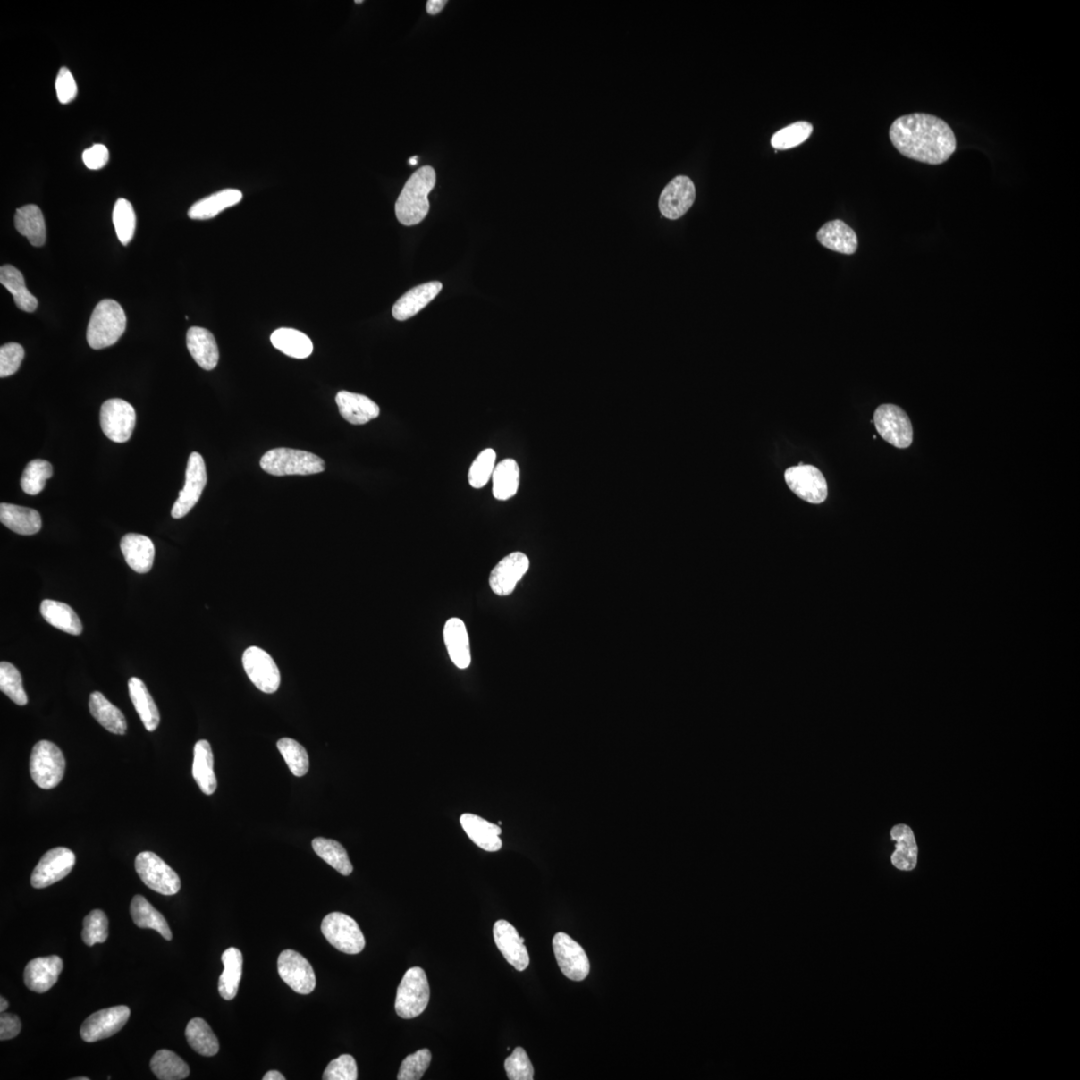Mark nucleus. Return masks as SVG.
<instances>
[{
	"label": "nucleus",
	"mask_w": 1080,
	"mask_h": 1080,
	"mask_svg": "<svg viewBox=\"0 0 1080 1080\" xmlns=\"http://www.w3.org/2000/svg\"><path fill=\"white\" fill-rule=\"evenodd\" d=\"M890 139L902 156L926 165L947 163L957 150L955 132L941 118L932 114L897 118L890 126Z\"/></svg>",
	"instance_id": "1"
},
{
	"label": "nucleus",
	"mask_w": 1080,
	"mask_h": 1080,
	"mask_svg": "<svg viewBox=\"0 0 1080 1080\" xmlns=\"http://www.w3.org/2000/svg\"><path fill=\"white\" fill-rule=\"evenodd\" d=\"M495 461L496 453L492 449L478 454L468 472V483L471 487L483 488L491 480L496 467Z\"/></svg>",
	"instance_id": "50"
},
{
	"label": "nucleus",
	"mask_w": 1080,
	"mask_h": 1080,
	"mask_svg": "<svg viewBox=\"0 0 1080 1080\" xmlns=\"http://www.w3.org/2000/svg\"><path fill=\"white\" fill-rule=\"evenodd\" d=\"M243 669L249 679L265 694H274L281 686V672L274 658L264 649L251 646L242 656Z\"/></svg>",
	"instance_id": "12"
},
{
	"label": "nucleus",
	"mask_w": 1080,
	"mask_h": 1080,
	"mask_svg": "<svg viewBox=\"0 0 1080 1080\" xmlns=\"http://www.w3.org/2000/svg\"><path fill=\"white\" fill-rule=\"evenodd\" d=\"M362 3H364V2H361V0H359V2H358V0H357V2H356V4H362Z\"/></svg>",
	"instance_id": "64"
},
{
	"label": "nucleus",
	"mask_w": 1080,
	"mask_h": 1080,
	"mask_svg": "<svg viewBox=\"0 0 1080 1080\" xmlns=\"http://www.w3.org/2000/svg\"><path fill=\"white\" fill-rule=\"evenodd\" d=\"M529 569V560L525 553H512L502 560L489 577L493 592L500 596L510 595Z\"/></svg>",
	"instance_id": "19"
},
{
	"label": "nucleus",
	"mask_w": 1080,
	"mask_h": 1080,
	"mask_svg": "<svg viewBox=\"0 0 1080 1080\" xmlns=\"http://www.w3.org/2000/svg\"><path fill=\"white\" fill-rule=\"evenodd\" d=\"M89 1078H88V1077H77V1078H72V1080H89Z\"/></svg>",
	"instance_id": "63"
},
{
	"label": "nucleus",
	"mask_w": 1080,
	"mask_h": 1080,
	"mask_svg": "<svg viewBox=\"0 0 1080 1080\" xmlns=\"http://www.w3.org/2000/svg\"><path fill=\"white\" fill-rule=\"evenodd\" d=\"M696 198V190L694 181L688 176L679 175L666 185L661 194L658 206L664 217L677 221L693 207Z\"/></svg>",
	"instance_id": "18"
},
{
	"label": "nucleus",
	"mask_w": 1080,
	"mask_h": 1080,
	"mask_svg": "<svg viewBox=\"0 0 1080 1080\" xmlns=\"http://www.w3.org/2000/svg\"><path fill=\"white\" fill-rule=\"evenodd\" d=\"M150 1068L158 1079L181 1080L190 1074L188 1063L171 1050H159L150 1060Z\"/></svg>",
	"instance_id": "43"
},
{
	"label": "nucleus",
	"mask_w": 1080,
	"mask_h": 1080,
	"mask_svg": "<svg viewBox=\"0 0 1080 1080\" xmlns=\"http://www.w3.org/2000/svg\"><path fill=\"white\" fill-rule=\"evenodd\" d=\"M16 231L25 236L31 246L40 248L46 240V226L44 215L36 205L24 206L16 210L14 216Z\"/></svg>",
	"instance_id": "32"
},
{
	"label": "nucleus",
	"mask_w": 1080,
	"mask_h": 1080,
	"mask_svg": "<svg viewBox=\"0 0 1080 1080\" xmlns=\"http://www.w3.org/2000/svg\"><path fill=\"white\" fill-rule=\"evenodd\" d=\"M30 775L38 787L52 789L62 782L65 759L62 750L53 742L41 740L33 747L30 763Z\"/></svg>",
	"instance_id": "6"
},
{
	"label": "nucleus",
	"mask_w": 1080,
	"mask_h": 1080,
	"mask_svg": "<svg viewBox=\"0 0 1080 1080\" xmlns=\"http://www.w3.org/2000/svg\"><path fill=\"white\" fill-rule=\"evenodd\" d=\"M126 328L124 310L115 300H101L92 312L88 326L87 340L94 350H104L115 344Z\"/></svg>",
	"instance_id": "3"
},
{
	"label": "nucleus",
	"mask_w": 1080,
	"mask_h": 1080,
	"mask_svg": "<svg viewBox=\"0 0 1080 1080\" xmlns=\"http://www.w3.org/2000/svg\"><path fill=\"white\" fill-rule=\"evenodd\" d=\"M891 840L896 841V851L891 856V863L899 871L911 872L916 867L918 848L913 830L906 824L894 826L890 832Z\"/></svg>",
	"instance_id": "30"
},
{
	"label": "nucleus",
	"mask_w": 1080,
	"mask_h": 1080,
	"mask_svg": "<svg viewBox=\"0 0 1080 1080\" xmlns=\"http://www.w3.org/2000/svg\"><path fill=\"white\" fill-rule=\"evenodd\" d=\"M430 989L423 968L411 967L405 973L396 993L395 1011L403 1019L418 1017L427 1008Z\"/></svg>",
	"instance_id": "5"
},
{
	"label": "nucleus",
	"mask_w": 1080,
	"mask_h": 1080,
	"mask_svg": "<svg viewBox=\"0 0 1080 1080\" xmlns=\"http://www.w3.org/2000/svg\"><path fill=\"white\" fill-rule=\"evenodd\" d=\"M7 1008H8L7 1000L4 997L0 998V1011L4 1012Z\"/></svg>",
	"instance_id": "61"
},
{
	"label": "nucleus",
	"mask_w": 1080,
	"mask_h": 1080,
	"mask_svg": "<svg viewBox=\"0 0 1080 1080\" xmlns=\"http://www.w3.org/2000/svg\"><path fill=\"white\" fill-rule=\"evenodd\" d=\"M129 690L135 711L148 731H155L160 722L158 708L145 683L138 678L129 680Z\"/></svg>",
	"instance_id": "36"
},
{
	"label": "nucleus",
	"mask_w": 1080,
	"mask_h": 1080,
	"mask_svg": "<svg viewBox=\"0 0 1080 1080\" xmlns=\"http://www.w3.org/2000/svg\"><path fill=\"white\" fill-rule=\"evenodd\" d=\"M494 938L497 949L510 965L519 972H523L528 967L529 956L525 939L520 938L516 927L501 919L494 924Z\"/></svg>",
	"instance_id": "20"
},
{
	"label": "nucleus",
	"mask_w": 1080,
	"mask_h": 1080,
	"mask_svg": "<svg viewBox=\"0 0 1080 1080\" xmlns=\"http://www.w3.org/2000/svg\"><path fill=\"white\" fill-rule=\"evenodd\" d=\"M278 974L291 990L300 994L315 991L316 977L309 961L292 949L281 953L277 960Z\"/></svg>",
	"instance_id": "16"
},
{
	"label": "nucleus",
	"mask_w": 1080,
	"mask_h": 1080,
	"mask_svg": "<svg viewBox=\"0 0 1080 1080\" xmlns=\"http://www.w3.org/2000/svg\"><path fill=\"white\" fill-rule=\"evenodd\" d=\"M0 690L18 705H25L29 702L28 695L22 686L21 674L10 662L0 663Z\"/></svg>",
	"instance_id": "48"
},
{
	"label": "nucleus",
	"mask_w": 1080,
	"mask_h": 1080,
	"mask_svg": "<svg viewBox=\"0 0 1080 1080\" xmlns=\"http://www.w3.org/2000/svg\"><path fill=\"white\" fill-rule=\"evenodd\" d=\"M77 862L73 852L66 848L50 849L41 857L31 874L33 888L40 890L62 881L69 875Z\"/></svg>",
	"instance_id": "14"
},
{
	"label": "nucleus",
	"mask_w": 1080,
	"mask_h": 1080,
	"mask_svg": "<svg viewBox=\"0 0 1080 1080\" xmlns=\"http://www.w3.org/2000/svg\"><path fill=\"white\" fill-rule=\"evenodd\" d=\"M187 345L191 357L201 368L213 370L216 367L219 359L218 347L214 334L207 329L198 326L190 328Z\"/></svg>",
	"instance_id": "27"
},
{
	"label": "nucleus",
	"mask_w": 1080,
	"mask_h": 1080,
	"mask_svg": "<svg viewBox=\"0 0 1080 1080\" xmlns=\"http://www.w3.org/2000/svg\"><path fill=\"white\" fill-rule=\"evenodd\" d=\"M435 183V171L429 165L410 176L395 204V215L401 224L412 226L424 221L429 212L428 194Z\"/></svg>",
	"instance_id": "2"
},
{
	"label": "nucleus",
	"mask_w": 1080,
	"mask_h": 1080,
	"mask_svg": "<svg viewBox=\"0 0 1080 1080\" xmlns=\"http://www.w3.org/2000/svg\"><path fill=\"white\" fill-rule=\"evenodd\" d=\"M89 711L97 721L109 732L123 736L128 729L124 714L99 691L90 695Z\"/></svg>",
	"instance_id": "34"
},
{
	"label": "nucleus",
	"mask_w": 1080,
	"mask_h": 1080,
	"mask_svg": "<svg viewBox=\"0 0 1080 1080\" xmlns=\"http://www.w3.org/2000/svg\"><path fill=\"white\" fill-rule=\"evenodd\" d=\"M322 932L337 950L347 955H358L366 947L364 933L354 919L342 913L329 914L324 918Z\"/></svg>",
	"instance_id": "9"
},
{
	"label": "nucleus",
	"mask_w": 1080,
	"mask_h": 1080,
	"mask_svg": "<svg viewBox=\"0 0 1080 1080\" xmlns=\"http://www.w3.org/2000/svg\"><path fill=\"white\" fill-rule=\"evenodd\" d=\"M40 612L49 624L59 630L72 636L81 635V620L69 604L46 599L41 603Z\"/></svg>",
	"instance_id": "35"
},
{
	"label": "nucleus",
	"mask_w": 1080,
	"mask_h": 1080,
	"mask_svg": "<svg viewBox=\"0 0 1080 1080\" xmlns=\"http://www.w3.org/2000/svg\"><path fill=\"white\" fill-rule=\"evenodd\" d=\"M108 938V919L103 910L96 909L84 918L82 940L88 947L104 943Z\"/></svg>",
	"instance_id": "51"
},
{
	"label": "nucleus",
	"mask_w": 1080,
	"mask_h": 1080,
	"mask_svg": "<svg viewBox=\"0 0 1080 1080\" xmlns=\"http://www.w3.org/2000/svg\"><path fill=\"white\" fill-rule=\"evenodd\" d=\"M224 972L219 977L218 991L225 1000H232L238 994L242 976L243 958L240 949H227L222 957Z\"/></svg>",
	"instance_id": "37"
},
{
	"label": "nucleus",
	"mask_w": 1080,
	"mask_h": 1080,
	"mask_svg": "<svg viewBox=\"0 0 1080 1080\" xmlns=\"http://www.w3.org/2000/svg\"><path fill=\"white\" fill-rule=\"evenodd\" d=\"M335 401L341 416L350 424L362 426L378 418V405L367 396L342 391L336 394Z\"/></svg>",
	"instance_id": "23"
},
{
	"label": "nucleus",
	"mask_w": 1080,
	"mask_h": 1080,
	"mask_svg": "<svg viewBox=\"0 0 1080 1080\" xmlns=\"http://www.w3.org/2000/svg\"><path fill=\"white\" fill-rule=\"evenodd\" d=\"M813 131V124L807 122L791 123L773 134L772 146L775 150L796 148L804 143L812 135Z\"/></svg>",
	"instance_id": "49"
},
{
	"label": "nucleus",
	"mask_w": 1080,
	"mask_h": 1080,
	"mask_svg": "<svg viewBox=\"0 0 1080 1080\" xmlns=\"http://www.w3.org/2000/svg\"><path fill=\"white\" fill-rule=\"evenodd\" d=\"M0 283L13 294L15 305L25 312H35L38 306V299L32 295L25 285L22 274L13 266H4L0 268Z\"/></svg>",
	"instance_id": "40"
},
{
	"label": "nucleus",
	"mask_w": 1080,
	"mask_h": 1080,
	"mask_svg": "<svg viewBox=\"0 0 1080 1080\" xmlns=\"http://www.w3.org/2000/svg\"><path fill=\"white\" fill-rule=\"evenodd\" d=\"M520 470L516 460L508 459L497 463L493 475V493L496 500L508 501L517 494Z\"/></svg>",
	"instance_id": "41"
},
{
	"label": "nucleus",
	"mask_w": 1080,
	"mask_h": 1080,
	"mask_svg": "<svg viewBox=\"0 0 1080 1080\" xmlns=\"http://www.w3.org/2000/svg\"><path fill=\"white\" fill-rule=\"evenodd\" d=\"M0 521L21 536L36 535L42 525L38 511L10 503L0 504Z\"/></svg>",
	"instance_id": "29"
},
{
	"label": "nucleus",
	"mask_w": 1080,
	"mask_h": 1080,
	"mask_svg": "<svg viewBox=\"0 0 1080 1080\" xmlns=\"http://www.w3.org/2000/svg\"><path fill=\"white\" fill-rule=\"evenodd\" d=\"M121 548L126 563L135 572L148 573L153 569L156 548L146 536L129 534L122 537Z\"/></svg>",
	"instance_id": "24"
},
{
	"label": "nucleus",
	"mask_w": 1080,
	"mask_h": 1080,
	"mask_svg": "<svg viewBox=\"0 0 1080 1080\" xmlns=\"http://www.w3.org/2000/svg\"><path fill=\"white\" fill-rule=\"evenodd\" d=\"M63 968V960L57 956L33 959L25 967L24 983L31 991L45 993L57 983Z\"/></svg>",
	"instance_id": "21"
},
{
	"label": "nucleus",
	"mask_w": 1080,
	"mask_h": 1080,
	"mask_svg": "<svg viewBox=\"0 0 1080 1080\" xmlns=\"http://www.w3.org/2000/svg\"><path fill=\"white\" fill-rule=\"evenodd\" d=\"M56 95L59 103L67 105L78 96V84L67 67L59 70L55 81Z\"/></svg>",
	"instance_id": "56"
},
{
	"label": "nucleus",
	"mask_w": 1080,
	"mask_h": 1080,
	"mask_svg": "<svg viewBox=\"0 0 1080 1080\" xmlns=\"http://www.w3.org/2000/svg\"><path fill=\"white\" fill-rule=\"evenodd\" d=\"M24 350L21 344L11 342L0 349V377L13 375L21 367Z\"/></svg>",
	"instance_id": "55"
},
{
	"label": "nucleus",
	"mask_w": 1080,
	"mask_h": 1080,
	"mask_svg": "<svg viewBox=\"0 0 1080 1080\" xmlns=\"http://www.w3.org/2000/svg\"><path fill=\"white\" fill-rule=\"evenodd\" d=\"M506 1075L510 1080H533L535 1069L527 1053L522 1048L513 1050L504 1062Z\"/></svg>",
	"instance_id": "53"
},
{
	"label": "nucleus",
	"mask_w": 1080,
	"mask_h": 1080,
	"mask_svg": "<svg viewBox=\"0 0 1080 1080\" xmlns=\"http://www.w3.org/2000/svg\"><path fill=\"white\" fill-rule=\"evenodd\" d=\"M135 871L147 887L164 896H173L180 891V876L154 852H141L135 858Z\"/></svg>",
	"instance_id": "7"
},
{
	"label": "nucleus",
	"mask_w": 1080,
	"mask_h": 1080,
	"mask_svg": "<svg viewBox=\"0 0 1080 1080\" xmlns=\"http://www.w3.org/2000/svg\"><path fill=\"white\" fill-rule=\"evenodd\" d=\"M260 467L275 477L311 476L322 474L325 462L314 453L282 447L266 452L260 460Z\"/></svg>",
	"instance_id": "4"
},
{
	"label": "nucleus",
	"mask_w": 1080,
	"mask_h": 1080,
	"mask_svg": "<svg viewBox=\"0 0 1080 1080\" xmlns=\"http://www.w3.org/2000/svg\"><path fill=\"white\" fill-rule=\"evenodd\" d=\"M784 479L790 491L803 501L821 504L828 499V483L823 472L814 466L800 462L798 467L789 468L784 472Z\"/></svg>",
	"instance_id": "10"
},
{
	"label": "nucleus",
	"mask_w": 1080,
	"mask_h": 1080,
	"mask_svg": "<svg viewBox=\"0 0 1080 1080\" xmlns=\"http://www.w3.org/2000/svg\"><path fill=\"white\" fill-rule=\"evenodd\" d=\"M359 1077L356 1059L350 1054H342L329 1063L325 1070V1080H357Z\"/></svg>",
	"instance_id": "54"
},
{
	"label": "nucleus",
	"mask_w": 1080,
	"mask_h": 1080,
	"mask_svg": "<svg viewBox=\"0 0 1080 1080\" xmlns=\"http://www.w3.org/2000/svg\"><path fill=\"white\" fill-rule=\"evenodd\" d=\"M443 637L452 662L460 670L468 669L471 662V655L466 624L460 619L447 620Z\"/></svg>",
	"instance_id": "28"
},
{
	"label": "nucleus",
	"mask_w": 1080,
	"mask_h": 1080,
	"mask_svg": "<svg viewBox=\"0 0 1080 1080\" xmlns=\"http://www.w3.org/2000/svg\"><path fill=\"white\" fill-rule=\"evenodd\" d=\"M443 290V283L440 282H430L420 284L416 288L405 292L402 297L394 303L392 308V316L396 320L404 322L412 316L418 314L426 307L432 302Z\"/></svg>",
	"instance_id": "22"
},
{
	"label": "nucleus",
	"mask_w": 1080,
	"mask_h": 1080,
	"mask_svg": "<svg viewBox=\"0 0 1080 1080\" xmlns=\"http://www.w3.org/2000/svg\"><path fill=\"white\" fill-rule=\"evenodd\" d=\"M54 475L53 466L46 460L30 461L23 471L21 480L22 491L30 495H38L44 491L46 480Z\"/></svg>",
	"instance_id": "45"
},
{
	"label": "nucleus",
	"mask_w": 1080,
	"mask_h": 1080,
	"mask_svg": "<svg viewBox=\"0 0 1080 1080\" xmlns=\"http://www.w3.org/2000/svg\"><path fill=\"white\" fill-rule=\"evenodd\" d=\"M21 1031V1023L18 1016L6 1014L2 1012L0 1016V1040L8 1041L14 1039Z\"/></svg>",
	"instance_id": "58"
},
{
	"label": "nucleus",
	"mask_w": 1080,
	"mask_h": 1080,
	"mask_svg": "<svg viewBox=\"0 0 1080 1080\" xmlns=\"http://www.w3.org/2000/svg\"><path fill=\"white\" fill-rule=\"evenodd\" d=\"M239 190H224L201 199L189 210V216L196 221H207L223 213L226 208L239 205L242 200Z\"/></svg>",
	"instance_id": "33"
},
{
	"label": "nucleus",
	"mask_w": 1080,
	"mask_h": 1080,
	"mask_svg": "<svg viewBox=\"0 0 1080 1080\" xmlns=\"http://www.w3.org/2000/svg\"><path fill=\"white\" fill-rule=\"evenodd\" d=\"M873 423L883 440L897 449H907L914 441V428L907 412L894 404L877 408Z\"/></svg>",
	"instance_id": "8"
},
{
	"label": "nucleus",
	"mask_w": 1080,
	"mask_h": 1080,
	"mask_svg": "<svg viewBox=\"0 0 1080 1080\" xmlns=\"http://www.w3.org/2000/svg\"><path fill=\"white\" fill-rule=\"evenodd\" d=\"M131 915L135 924L140 928H150L157 932L166 941L173 940V932L165 916L159 913L148 900L142 896H135L131 900Z\"/></svg>",
	"instance_id": "38"
},
{
	"label": "nucleus",
	"mask_w": 1080,
	"mask_h": 1080,
	"mask_svg": "<svg viewBox=\"0 0 1080 1080\" xmlns=\"http://www.w3.org/2000/svg\"><path fill=\"white\" fill-rule=\"evenodd\" d=\"M460 823L468 837L478 848L489 852L499 851L502 848L500 825L489 823L485 818L472 814H462Z\"/></svg>",
	"instance_id": "25"
},
{
	"label": "nucleus",
	"mask_w": 1080,
	"mask_h": 1080,
	"mask_svg": "<svg viewBox=\"0 0 1080 1080\" xmlns=\"http://www.w3.org/2000/svg\"><path fill=\"white\" fill-rule=\"evenodd\" d=\"M137 413L131 403L121 399L106 401L100 409V426L108 438L117 443L130 441Z\"/></svg>",
	"instance_id": "11"
},
{
	"label": "nucleus",
	"mask_w": 1080,
	"mask_h": 1080,
	"mask_svg": "<svg viewBox=\"0 0 1080 1080\" xmlns=\"http://www.w3.org/2000/svg\"><path fill=\"white\" fill-rule=\"evenodd\" d=\"M113 219L118 240L123 246H128L137 227V216L129 200L120 198L115 202Z\"/></svg>",
	"instance_id": "46"
},
{
	"label": "nucleus",
	"mask_w": 1080,
	"mask_h": 1080,
	"mask_svg": "<svg viewBox=\"0 0 1080 1080\" xmlns=\"http://www.w3.org/2000/svg\"><path fill=\"white\" fill-rule=\"evenodd\" d=\"M130 1017L131 1009L125 1006L97 1011L84 1020L80 1028L81 1039L89 1043L108 1039L121 1031Z\"/></svg>",
	"instance_id": "17"
},
{
	"label": "nucleus",
	"mask_w": 1080,
	"mask_h": 1080,
	"mask_svg": "<svg viewBox=\"0 0 1080 1080\" xmlns=\"http://www.w3.org/2000/svg\"><path fill=\"white\" fill-rule=\"evenodd\" d=\"M185 1036L194 1051L204 1057H214L219 1050L217 1037L206 1020L193 1018L185 1029Z\"/></svg>",
	"instance_id": "42"
},
{
	"label": "nucleus",
	"mask_w": 1080,
	"mask_h": 1080,
	"mask_svg": "<svg viewBox=\"0 0 1080 1080\" xmlns=\"http://www.w3.org/2000/svg\"><path fill=\"white\" fill-rule=\"evenodd\" d=\"M270 341L274 347L293 359H305L314 351V344L305 333L293 328H280L275 331Z\"/></svg>",
	"instance_id": "39"
},
{
	"label": "nucleus",
	"mask_w": 1080,
	"mask_h": 1080,
	"mask_svg": "<svg viewBox=\"0 0 1080 1080\" xmlns=\"http://www.w3.org/2000/svg\"><path fill=\"white\" fill-rule=\"evenodd\" d=\"M432 1052L425 1049L405 1058L401 1063L399 1080H418L423 1078L432 1062Z\"/></svg>",
	"instance_id": "52"
},
{
	"label": "nucleus",
	"mask_w": 1080,
	"mask_h": 1080,
	"mask_svg": "<svg viewBox=\"0 0 1080 1080\" xmlns=\"http://www.w3.org/2000/svg\"><path fill=\"white\" fill-rule=\"evenodd\" d=\"M82 160L89 170L97 171L108 163L109 151L104 145H95L83 151Z\"/></svg>",
	"instance_id": "57"
},
{
	"label": "nucleus",
	"mask_w": 1080,
	"mask_h": 1080,
	"mask_svg": "<svg viewBox=\"0 0 1080 1080\" xmlns=\"http://www.w3.org/2000/svg\"><path fill=\"white\" fill-rule=\"evenodd\" d=\"M446 4V0H429V2L426 4L427 13L430 15H436L440 13L445 7Z\"/></svg>",
	"instance_id": "59"
},
{
	"label": "nucleus",
	"mask_w": 1080,
	"mask_h": 1080,
	"mask_svg": "<svg viewBox=\"0 0 1080 1080\" xmlns=\"http://www.w3.org/2000/svg\"><path fill=\"white\" fill-rule=\"evenodd\" d=\"M553 947L562 974L573 982L585 981L589 974L590 965L581 945L567 933L559 932L554 935Z\"/></svg>",
	"instance_id": "15"
},
{
	"label": "nucleus",
	"mask_w": 1080,
	"mask_h": 1080,
	"mask_svg": "<svg viewBox=\"0 0 1080 1080\" xmlns=\"http://www.w3.org/2000/svg\"><path fill=\"white\" fill-rule=\"evenodd\" d=\"M277 748L293 775L301 778L308 773L309 770L308 755L306 748L297 740L289 738H282L277 742Z\"/></svg>",
	"instance_id": "47"
},
{
	"label": "nucleus",
	"mask_w": 1080,
	"mask_h": 1080,
	"mask_svg": "<svg viewBox=\"0 0 1080 1080\" xmlns=\"http://www.w3.org/2000/svg\"><path fill=\"white\" fill-rule=\"evenodd\" d=\"M207 483L206 463L201 455L192 452L189 459L185 485L172 510V517L180 519L198 502Z\"/></svg>",
	"instance_id": "13"
},
{
	"label": "nucleus",
	"mask_w": 1080,
	"mask_h": 1080,
	"mask_svg": "<svg viewBox=\"0 0 1080 1080\" xmlns=\"http://www.w3.org/2000/svg\"><path fill=\"white\" fill-rule=\"evenodd\" d=\"M312 848L316 854L325 860L326 864L331 865L344 876L352 873L353 866L350 863L347 850L333 840L325 838H317L312 840Z\"/></svg>",
	"instance_id": "44"
},
{
	"label": "nucleus",
	"mask_w": 1080,
	"mask_h": 1080,
	"mask_svg": "<svg viewBox=\"0 0 1080 1080\" xmlns=\"http://www.w3.org/2000/svg\"><path fill=\"white\" fill-rule=\"evenodd\" d=\"M816 236L824 248L842 255H854L858 248L856 232L840 219L826 223Z\"/></svg>",
	"instance_id": "26"
},
{
	"label": "nucleus",
	"mask_w": 1080,
	"mask_h": 1080,
	"mask_svg": "<svg viewBox=\"0 0 1080 1080\" xmlns=\"http://www.w3.org/2000/svg\"><path fill=\"white\" fill-rule=\"evenodd\" d=\"M409 165H417V164H418V156H413V157H411V158L409 160Z\"/></svg>",
	"instance_id": "62"
},
{
	"label": "nucleus",
	"mask_w": 1080,
	"mask_h": 1080,
	"mask_svg": "<svg viewBox=\"0 0 1080 1080\" xmlns=\"http://www.w3.org/2000/svg\"><path fill=\"white\" fill-rule=\"evenodd\" d=\"M192 775L205 795H214L217 780L214 771L213 749L207 740H199L194 747Z\"/></svg>",
	"instance_id": "31"
},
{
	"label": "nucleus",
	"mask_w": 1080,
	"mask_h": 1080,
	"mask_svg": "<svg viewBox=\"0 0 1080 1080\" xmlns=\"http://www.w3.org/2000/svg\"><path fill=\"white\" fill-rule=\"evenodd\" d=\"M263 1079H264V1080H284V1079H285V1077L283 1076V1075H282V1074L280 1073V1071H277V1070H270V1071H268V1073H267V1074H266V1075L264 1076V1078H263Z\"/></svg>",
	"instance_id": "60"
}]
</instances>
